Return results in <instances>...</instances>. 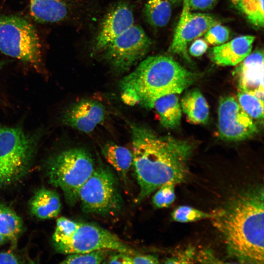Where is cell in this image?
I'll use <instances>...</instances> for the list:
<instances>
[{"instance_id":"cell-27","label":"cell","mask_w":264,"mask_h":264,"mask_svg":"<svg viewBox=\"0 0 264 264\" xmlns=\"http://www.w3.org/2000/svg\"><path fill=\"white\" fill-rule=\"evenodd\" d=\"M80 224V222L74 221L65 217L58 218L52 237L55 244H62L68 241Z\"/></svg>"},{"instance_id":"cell-23","label":"cell","mask_w":264,"mask_h":264,"mask_svg":"<svg viewBox=\"0 0 264 264\" xmlns=\"http://www.w3.org/2000/svg\"><path fill=\"white\" fill-rule=\"evenodd\" d=\"M234 7L255 27L264 26V0H231Z\"/></svg>"},{"instance_id":"cell-18","label":"cell","mask_w":264,"mask_h":264,"mask_svg":"<svg viewBox=\"0 0 264 264\" xmlns=\"http://www.w3.org/2000/svg\"><path fill=\"white\" fill-rule=\"evenodd\" d=\"M181 106L190 122L204 124L208 120L209 107L199 90L194 89L187 91L181 99Z\"/></svg>"},{"instance_id":"cell-16","label":"cell","mask_w":264,"mask_h":264,"mask_svg":"<svg viewBox=\"0 0 264 264\" xmlns=\"http://www.w3.org/2000/svg\"><path fill=\"white\" fill-rule=\"evenodd\" d=\"M61 207L58 194L45 188L37 190L29 203L31 213L37 218L43 220L52 219L58 216Z\"/></svg>"},{"instance_id":"cell-10","label":"cell","mask_w":264,"mask_h":264,"mask_svg":"<svg viewBox=\"0 0 264 264\" xmlns=\"http://www.w3.org/2000/svg\"><path fill=\"white\" fill-rule=\"evenodd\" d=\"M218 131L220 137L227 141L246 139L255 134L257 127L252 118L232 96H225L218 107Z\"/></svg>"},{"instance_id":"cell-19","label":"cell","mask_w":264,"mask_h":264,"mask_svg":"<svg viewBox=\"0 0 264 264\" xmlns=\"http://www.w3.org/2000/svg\"><path fill=\"white\" fill-rule=\"evenodd\" d=\"M102 153L120 177L126 182L128 174L132 165V151L125 147L109 142L102 147Z\"/></svg>"},{"instance_id":"cell-13","label":"cell","mask_w":264,"mask_h":264,"mask_svg":"<svg viewBox=\"0 0 264 264\" xmlns=\"http://www.w3.org/2000/svg\"><path fill=\"white\" fill-rule=\"evenodd\" d=\"M240 91L264 101V53L256 50L240 63L235 70Z\"/></svg>"},{"instance_id":"cell-22","label":"cell","mask_w":264,"mask_h":264,"mask_svg":"<svg viewBox=\"0 0 264 264\" xmlns=\"http://www.w3.org/2000/svg\"><path fill=\"white\" fill-rule=\"evenodd\" d=\"M22 229L21 218L10 207L0 203V233L7 240L14 242Z\"/></svg>"},{"instance_id":"cell-35","label":"cell","mask_w":264,"mask_h":264,"mask_svg":"<svg viewBox=\"0 0 264 264\" xmlns=\"http://www.w3.org/2000/svg\"><path fill=\"white\" fill-rule=\"evenodd\" d=\"M7 239L0 233V245L3 244Z\"/></svg>"},{"instance_id":"cell-5","label":"cell","mask_w":264,"mask_h":264,"mask_svg":"<svg viewBox=\"0 0 264 264\" xmlns=\"http://www.w3.org/2000/svg\"><path fill=\"white\" fill-rule=\"evenodd\" d=\"M37 135L20 127H0V188L15 183L27 173L35 154Z\"/></svg>"},{"instance_id":"cell-12","label":"cell","mask_w":264,"mask_h":264,"mask_svg":"<svg viewBox=\"0 0 264 264\" xmlns=\"http://www.w3.org/2000/svg\"><path fill=\"white\" fill-rule=\"evenodd\" d=\"M106 115V109L101 102L84 99L74 103L66 110L62 122L65 125L89 133L104 122Z\"/></svg>"},{"instance_id":"cell-33","label":"cell","mask_w":264,"mask_h":264,"mask_svg":"<svg viewBox=\"0 0 264 264\" xmlns=\"http://www.w3.org/2000/svg\"><path fill=\"white\" fill-rule=\"evenodd\" d=\"M207 48L208 45L206 42L203 39H198L192 43L189 49V52L193 56L199 57L202 55Z\"/></svg>"},{"instance_id":"cell-31","label":"cell","mask_w":264,"mask_h":264,"mask_svg":"<svg viewBox=\"0 0 264 264\" xmlns=\"http://www.w3.org/2000/svg\"><path fill=\"white\" fill-rule=\"evenodd\" d=\"M195 255L193 249L190 248L175 257L168 259L165 263H192Z\"/></svg>"},{"instance_id":"cell-8","label":"cell","mask_w":264,"mask_h":264,"mask_svg":"<svg viewBox=\"0 0 264 264\" xmlns=\"http://www.w3.org/2000/svg\"><path fill=\"white\" fill-rule=\"evenodd\" d=\"M57 251L64 254L84 253L102 249H110L131 255L138 253L106 229L93 223L80 222L70 239L55 244Z\"/></svg>"},{"instance_id":"cell-37","label":"cell","mask_w":264,"mask_h":264,"mask_svg":"<svg viewBox=\"0 0 264 264\" xmlns=\"http://www.w3.org/2000/svg\"><path fill=\"white\" fill-rule=\"evenodd\" d=\"M169 1H171L173 2H177V1H179L181 0H169Z\"/></svg>"},{"instance_id":"cell-15","label":"cell","mask_w":264,"mask_h":264,"mask_svg":"<svg viewBox=\"0 0 264 264\" xmlns=\"http://www.w3.org/2000/svg\"><path fill=\"white\" fill-rule=\"evenodd\" d=\"M255 39L252 35H243L216 46L211 50V59L221 66L239 64L250 54Z\"/></svg>"},{"instance_id":"cell-6","label":"cell","mask_w":264,"mask_h":264,"mask_svg":"<svg viewBox=\"0 0 264 264\" xmlns=\"http://www.w3.org/2000/svg\"><path fill=\"white\" fill-rule=\"evenodd\" d=\"M0 51L44 72L39 37L34 26L22 17L0 16Z\"/></svg>"},{"instance_id":"cell-14","label":"cell","mask_w":264,"mask_h":264,"mask_svg":"<svg viewBox=\"0 0 264 264\" xmlns=\"http://www.w3.org/2000/svg\"><path fill=\"white\" fill-rule=\"evenodd\" d=\"M134 18L131 8L125 3L119 4L105 17L97 35L95 50L104 51L109 44L133 24Z\"/></svg>"},{"instance_id":"cell-2","label":"cell","mask_w":264,"mask_h":264,"mask_svg":"<svg viewBox=\"0 0 264 264\" xmlns=\"http://www.w3.org/2000/svg\"><path fill=\"white\" fill-rule=\"evenodd\" d=\"M263 187L243 190L215 211L211 218L229 254L239 263H264Z\"/></svg>"},{"instance_id":"cell-29","label":"cell","mask_w":264,"mask_h":264,"mask_svg":"<svg viewBox=\"0 0 264 264\" xmlns=\"http://www.w3.org/2000/svg\"><path fill=\"white\" fill-rule=\"evenodd\" d=\"M229 35V31L227 27L217 23L206 32L204 38L209 44L218 45L228 41Z\"/></svg>"},{"instance_id":"cell-24","label":"cell","mask_w":264,"mask_h":264,"mask_svg":"<svg viewBox=\"0 0 264 264\" xmlns=\"http://www.w3.org/2000/svg\"><path fill=\"white\" fill-rule=\"evenodd\" d=\"M113 250L108 249L93 251L72 253L68 255L61 264H100L103 263Z\"/></svg>"},{"instance_id":"cell-3","label":"cell","mask_w":264,"mask_h":264,"mask_svg":"<svg viewBox=\"0 0 264 264\" xmlns=\"http://www.w3.org/2000/svg\"><path fill=\"white\" fill-rule=\"evenodd\" d=\"M197 76L170 56H150L121 80V99L130 106L139 104L152 109L158 98L180 93L195 82Z\"/></svg>"},{"instance_id":"cell-32","label":"cell","mask_w":264,"mask_h":264,"mask_svg":"<svg viewBox=\"0 0 264 264\" xmlns=\"http://www.w3.org/2000/svg\"><path fill=\"white\" fill-rule=\"evenodd\" d=\"M158 258L153 255H140L139 254L134 255H130L129 264H158Z\"/></svg>"},{"instance_id":"cell-11","label":"cell","mask_w":264,"mask_h":264,"mask_svg":"<svg viewBox=\"0 0 264 264\" xmlns=\"http://www.w3.org/2000/svg\"><path fill=\"white\" fill-rule=\"evenodd\" d=\"M217 23V20L211 15L192 12L189 8L188 0H184L181 15L169 51L188 58L187 47L188 44L204 35Z\"/></svg>"},{"instance_id":"cell-9","label":"cell","mask_w":264,"mask_h":264,"mask_svg":"<svg viewBox=\"0 0 264 264\" xmlns=\"http://www.w3.org/2000/svg\"><path fill=\"white\" fill-rule=\"evenodd\" d=\"M151 41L139 25H132L104 50L106 60L116 71L129 70L149 51Z\"/></svg>"},{"instance_id":"cell-28","label":"cell","mask_w":264,"mask_h":264,"mask_svg":"<svg viewBox=\"0 0 264 264\" xmlns=\"http://www.w3.org/2000/svg\"><path fill=\"white\" fill-rule=\"evenodd\" d=\"M175 184L167 183L158 188L152 198V202L156 208L169 207L175 200Z\"/></svg>"},{"instance_id":"cell-36","label":"cell","mask_w":264,"mask_h":264,"mask_svg":"<svg viewBox=\"0 0 264 264\" xmlns=\"http://www.w3.org/2000/svg\"><path fill=\"white\" fill-rule=\"evenodd\" d=\"M5 62L0 60V70L3 67L5 64Z\"/></svg>"},{"instance_id":"cell-30","label":"cell","mask_w":264,"mask_h":264,"mask_svg":"<svg viewBox=\"0 0 264 264\" xmlns=\"http://www.w3.org/2000/svg\"><path fill=\"white\" fill-rule=\"evenodd\" d=\"M218 0H188L191 11H206L212 9Z\"/></svg>"},{"instance_id":"cell-26","label":"cell","mask_w":264,"mask_h":264,"mask_svg":"<svg viewBox=\"0 0 264 264\" xmlns=\"http://www.w3.org/2000/svg\"><path fill=\"white\" fill-rule=\"evenodd\" d=\"M212 216V213L205 212L186 205L178 206L171 213V217L173 220L182 223L211 219Z\"/></svg>"},{"instance_id":"cell-17","label":"cell","mask_w":264,"mask_h":264,"mask_svg":"<svg viewBox=\"0 0 264 264\" xmlns=\"http://www.w3.org/2000/svg\"><path fill=\"white\" fill-rule=\"evenodd\" d=\"M32 17L40 22H55L63 20L67 14L65 0H29Z\"/></svg>"},{"instance_id":"cell-4","label":"cell","mask_w":264,"mask_h":264,"mask_svg":"<svg viewBox=\"0 0 264 264\" xmlns=\"http://www.w3.org/2000/svg\"><path fill=\"white\" fill-rule=\"evenodd\" d=\"M91 154L83 148L64 151L50 158L46 173L49 182L61 188L68 203L79 200V191L95 168Z\"/></svg>"},{"instance_id":"cell-34","label":"cell","mask_w":264,"mask_h":264,"mask_svg":"<svg viewBox=\"0 0 264 264\" xmlns=\"http://www.w3.org/2000/svg\"><path fill=\"white\" fill-rule=\"evenodd\" d=\"M22 263L23 262L12 253H0V264H18Z\"/></svg>"},{"instance_id":"cell-21","label":"cell","mask_w":264,"mask_h":264,"mask_svg":"<svg viewBox=\"0 0 264 264\" xmlns=\"http://www.w3.org/2000/svg\"><path fill=\"white\" fill-rule=\"evenodd\" d=\"M143 14L151 25L161 27L169 22L172 14L169 0H149L145 4Z\"/></svg>"},{"instance_id":"cell-1","label":"cell","mask_w":264,"mask_h":264,"mask_svg":"<svg viewBox=\"0 0 264 264\" xmlns=\"http://www.w3.org/2000/svg\"><path fill=\"white\" fill-rule=\"evenodd\" d=\"M132 165L139 186L135 201L140 203L163 185L184 181L193 151L188 141L160 135L149 128L131 125Z\"/></svg>"},{"instance_id":"cell-25","label":"cell","mask_w":264,"mask_h":264,"mask_svg":"<svg viewBox=\"0 0 264 264\" xmlns=\"http://www.w3.org/2000/svg\"><path fill=\"white\" fill-rule=\"evenodd\" d=\"M238 103L242 110L252 118L262 120L264 116V101L254 95L239 91Z\"/></svg>"},{"instance_id":"cell-20","label":"cell","mask_w":264,"mask_h":264,"mask_svg":"<svg viewBox=\"0 0 264 264\" xmlns=\"http://www.w3.org/2000/svg\"><path fill=\"white\" fill-rule=\"evenodd\" d=\"M154 108L164 127L174 129L179 125L182 111L178 94H170L160 97L155 102Z\"/></svg>"},{"instance_id":"cell-7","label":"cell","mask_w":264,"mask_h":264,"mask_svg":"<svg viewBox=\"0 0 264 264\" xmlns=\"http://www.w3.org/2000/svg\"><path fill=\"white\" fill-rule=\"evenodd\" d=\"M79 200L87 214L111 216L120 211L123 199L117 179L108 166L95 167L79 191Z\"/></svg>"}]
</instances>
